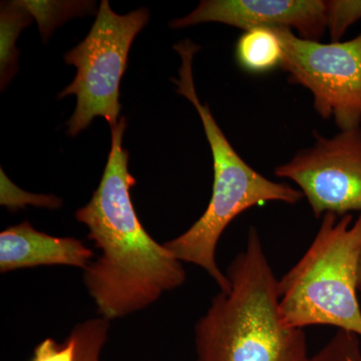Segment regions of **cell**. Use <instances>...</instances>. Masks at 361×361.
I'll use <instances>...</instances> for the list:
<instances>
[{
  "label": "cell",
  "instance_id": "1",
  "mask_svg": "<svg viewBox=\"0 0 361 361\" xmlns=\"http://www.w3.org/2000/svg\"><path fill=\"white\" fill-rule=\"evenodd\" d=\"M126 128L125 116L111 128L103 177L89 203L75 212L101 251L84 270V282L97 312L109 322L146 310L187 278L182 262L152 238L137 218L130 197L135 179L123 147Z\"/></svg>",
  "mask_w": 361,
  "mask_h": 361
},
{
  "label": "cell",
  "instance_id": "2",
  "mask_svg": "<svg viewBox=\"0 0 361 361\" xmlns=\"http://www.w3.org/2000/svg\"><path fill=\"white\" fill-rule=\"evenodd\" d=\"M230 289L195 326L197 361H308L303 329L282 322L275 277L255 227L228 266Z\"/></svg>",
  "mask_w": 361,
  "mask_h": 361
},
{
  "label": "cell",
  "instance_id": "3",
  "mask_svg": "<svg viewBox=\"0 0 361 361\" xmlns=\"http://www.w3.org/2000/svg\"><path fill=\"white\" fill-rule=\"evenodd\" d=\"M174 49L180 54L182 63L179 77L172 78V82L177 87L178 94L186 97L200 116L212 152L214 180L212 197L203 215L186 232L166 242L164 246L180 262L191 263L205 270L220 291L226 292L231 283L216 260V248L226 228L252 207L267 202L294 205L304 196L300 190L286 183L267 179L239 156L220 129L208 104H202L197 94L193 59L200 47L185 39Z\"/></svg>",
  "mask_w": 361,
  "mask_h": 361
},
{
  "label": "cell",
  "instance_id": "4",
  "mask_svg": "<svg viewBox=\"0 0 361 361\" xmlns=\"http://www.w3.org/2000/svg\"><path fill=\"white\" fill-rule=\"evenodd\" d=\"M327 213L300 260L278 280L282 322L290 329L336 327L361 337L357 271L361 213Z\"/></svg>",
  "mask_w": 361,
  "mask_h": 361
},
{
  "label": "cell",
  "instance_id": "5",
  "mask_svg": "<svg viewBox=\"0 0 361 361\" xmlns=\"http://www.w3.org/2000/svg\"><path fill=\"white\" fill-rule=\"evenodd\" d=\"M149 18L147 8L118 14L103 0L89 35L66 52V63L77 68L75 80L59 94V99L77 97L75 113L68 122V135L77 137L97 116L106 118L111 129L118 125L121 80L133 42Z\"/></svg>",
  "mask_w": 361,
  "mask_h": 361
},
{
  "label": "cell",
  "instance_id": "6",
  "mask_svg": "<svg viewBox=\"0 0 361 361\" xmlns=\"http://www.w3.org/2000/svg\"><path fill=\"white\" fill-rule=\"evenodd\" d=\"M283 47L280 68L289 82L313 96L315 111L334 118L339 130L361 125V33L346 42L322 44L304 39L288 28H273Z\"/></svg>",
  "mask_w": 361,
  "mask_h": 361
},
{
  "label": "cell",
  "instance_id": "7",
  "mask_svg": "<svg viewBox=\"0 0 361 361\" xmlns=\"http://www.w3.org/2000/svg\"><path fill=\"white\" fill-rule=\"evenodd\" d=\"M314 137L312 147L277 166L275 176L295 183L316 218L361 213V127Z\"/></svg>",
  "mask_w": 361,
  "mask_h": 361
},
{
  "label": "cell",
  "instance_id": "8",
  "mask_svg": "<svg viewBox=\"0 0 361 361\" xmlns=\"http://www.w3.org/2000/svg\"><path fill=\"white\" fill-rule=\"evenodd\" d=\"M206 23L241 30L288 28L304 39L319 42L327 30L326 0H203L191 13L171 21L172 28Z\"/></svg>",
  "mask_w": 361,
  "mask_h": 361
},
{
  "label": "cell",
  "instance_id": "9",
  "mask_svg": "<svg viewBox=\"0 0 361 361\" xmlns=\"http://www.w3.org/2000/svg\"><path fill=\"white\" fill-rule=\"evenodd\" d=\"M94 252L80 240L54 237L37 231L30 223L23 222L0 233V272L37 267L63 265L85 270Z\"/></svg>",
  "mask_w": 361,
  "mask_h": 361
},
{
  "label": "cell",
  "instance_id": "10",
  "mask_svg": "<svg viewBox=\"0 0 361 361\" xmlns=\"http://www.w3.org/2000/svg\"><path fill=\"white\" fill-rule=\"evenodd\" d=\"M235 56L242 70L260 75L280 68L283 47L273 28H252L240 37Z\"/></svg>",
  "mask_w": 361,
  "mask_h": 361
},
{
  "label": "cell",
  "instance_id": "11",
  "mask_svg": "<svg viewBox=\"0 0 361 361\" xmlns=\"http://www.w3.org/2000/svg\"><path fill=\"white\" fill-rule=\"evenodd\" d=\"M110 322L94 318L75 325L71 332L75 343V361H101L102 350L108 341Z\"/></svg>",
  "mask_w": 361,
  "mask_h": 361
},
{
  "label": "cell",
  "instance_id": "12",
  "mask_svg": "<svg viewBox=\"0 0 361 361\" xmlns=\"http://www.w3.org/2000/svg\"><path fill=\"white\" fill-rule=\"evenodd\" d=\"M326 7L330 39L341 42L348 28L361 20V0H326Z\"/></svg>",
  "mask_w": 361,
  "mask_h": 361
},
{
  "label": "cell",
  "instance_id": "13",
  "mask_svg": "<svg viewBox=\"0 0 361 361\" xmlns=\"http://www.w3.org/2000/svg\"><path fill=\"white\" fill-rule=\"evenodd\" d=\"M308 361H361L360 336L337 330L336 336Z\"/></svg>",
  "mask_w": 361,
  "mask_h": 361
},
{
  "label": "cell",
  "instance_id": "14",
  "mask_svg": "<svg viewBox=\"0 0 361 361\" xmlns=\"http://www.w3.org/2000/svg\"><path fill=\"white\" fill-rule=\"evenodd\" d=\"M75 343L70 334L61 343L52 338L40 342L30 361H75Z\"/></svg>",
  "mask_w": 361,
  "mask_h": 361
},
{
  "label": "cell",
  "instance_id": "15",
  "mask_svg": "<svg viewBox=\"0 0 361 361\" xmlns=\"http://www.w3.org/2000/svg\"><path fill=\"white\" fill-rule=\"evenodd\" d=\"M357 288L358 292L361 294V253L360 256V261H358Z\"/></svg>",
  "mask_w": 361,
  "mask_h": 361
}]
</instances>
